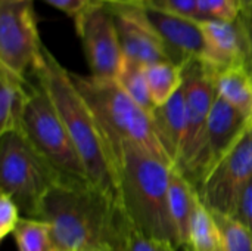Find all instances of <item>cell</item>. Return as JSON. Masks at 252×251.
<instances>
[{"mask_svg":"<svg viewBox=\"0 0 252 251\" xmlns=\"http://www.w3.org/2000/svg\"><path fill=\"white\" fill-rule=\"evenodd\" d=\"M121 204L136 231L180 249L170 210L171 167L134 143L121 145L115 163Z\"/></svg>","mask_w":252,"mask_h":251,"instance_id":"3957f363","label":"cell"},{"mask_svg":"<svg viewBox=\"0 0 252 251\" xmlns=\"http://www.w3.org/2000/svg\"><path fill=\"white\" fill-rule=\"evenodd\" d=\"M63 179L22 132L1 135L0 188L24 217L35 219L44 197Z\"/></svg>","mask_w":252,"mask_h":251,"instance_id":"5b68a950","label":"cell"},{"mask_svg":"<svg viewBox=\"0 0 252 251\" xmlns=\"http://www.w3.org/2000/svg\"><path fill=\"white\" fill-rule=\"evenodd\" d=\"M205 37L204 62L213 71L247 68L248 44L239 19L199 21Z\"/></svg>","mask_w":252,"mask_h":251,"instance_id":"4fadbf2b","label":"cell"},{"mask_svg":"<svg viewBox=\"0 0 252 251\" xmlns=\"http://www.w3.org/2000/svg\"><path fill=\"white\" fill-rule=\"evenodd\" d=\"M185 251H226L221 234L219 231V226L210 213V210L201 203H198L193 220H192V228H190V235L188 244L183 247Z\"/></svg>","mask_w":252,"mask_h":251,"instance_id":"ffe728a7","label":"cell"},{"mask_svg":"<svg viewBox=\"0 0 252 251\" xmlns=\"http://www.w3.org/2000/svg\"><path fill=\"white\" fill-rule=\"evenodd\" d=\"M46 222L62 251H124L134 228L117 198L90 180L63 179L43 200Z\"/></svg>","mask_w":252,"mask_h":251,"instance_id":"6da1fadb","label":"cell"},{"mask_svg":"<svg viewBox=\"0 0 252 251\" xmlns=\"http://www.w3.org/2000/svg\"><path fill=\"white\" fill-rule=\"evenodd\" d=\"M22 133L63 178L90 180L86 166L61 115L40 84L34 87L27 105L22 120Z\"/></svg>","mask_w":252,"mask_h":251,"instance_id":"52a82bcc","label":"cell"},{"mask_svg":"<svg viewBox=\"0 0 252 251\" xmlns=\"http://www.w3.org/2000/svg\"><path fill=\"white\" fill-rule=\"evenodd\" d=\"M233 217L238 222H241L252 234V179L247 183V186L244 188L239 197L238 207Z\"/></svg>","mask_w":252,"mask_h":251,"instance_id":"83f0119b","label":"cell"},{"mask_svg":"<svg viewBox=\"0 0 252 251\" xmlns=\"http://www.w3.org/2000/svg\"><path fill=\"white\" fill-rule=\"evenodd\" d=\"M105 1L114 13L124 58L143 67L157 62H170L159 38L128 6L117 0Z\"/></svg>","mask_w":252,"mask_h":251,"instance_id":"7c38bea8","label":"cell"},{"mask_svg":"<svg viewBox=\"0 0 252 251\" xmlns=\"http://www.w3.org/2000/svg\"><path fill=\"white\" fill-rule=\"evenodd\" d=\"M19 209L13 203V200L6 195L0 194V240H4L7 235L13 234L18 222L21 220L19 217Z\"/></svg>","mask_w":252,"mask_h":251,"instance_id":"484cf974","label":"cell"},{"mask_svg":"<svg viewBox=\"0 0 252 251\" xmlns=\"http://www.w3.org/2000/svg\"><path fill=\"white\" fill-rule=\"evenodd\" d=\"M55 9L66 13L74 21L78 19L87 9H90L93 4H96L100 0H44Z\"/></svg>","mask_w":252,"mask_h":251,"instance_id":"f1b7e54d","label":"cell"},{"mask_svg":"<svg viewBox=\"0 0 252 251\" xmlns=\"http://www.w3.org/2000/svg\"><path fill=\"white\" fill-rule=\"evenodd\" d=\"M198 21H233L239 16L235 0H196Z\"/></svg>","mask_w":252,"mask_h":251,"instance_id":"cb8c5ba5","label":"cell"},{"mask_svg":"<svg viewBox=\"0 0 252 251\" xmlns=\"http://www.w3.org/2000/svg\"><path fill=\"white\" fill-rule=\"evenodd\" d=\"M81 38L90 75L117 78L123 64V50L117 33L115 18L105 0L97 1L74 21Z\"/></svg>","mask_w":252,"mask_h":251,"instance_id":"30bf717a","label":"cell"},{"mask_svg":"<svg viewBox=\"0 0 252 251\" xmlns=\"http://www.w3.org/2000/svg\"><path fill=\"white\" fill-rule=\"evenodd\" d=\"M34 86L0 65V135L22 132V120Z\"/></svg>","mask_w":252,"mask_h":251,"instance_id":"2e32d148","label":"cell"},{"mask_svg":"<svg viewBox=\"0 0 252 251\" xmlns=\"http://www.w3.org/2000/svg\"><path fill=\"white\" fill-rule=\"evenodd\" d=\"M236 1V4H238V7H239V12L245 7V6H248L250 3H251L252 0H235Z\"/></svg>","mask_w":252,"mask_h":251,"instance_id":"4dcf8cb0","label":"cell"},{"mask_svg":"<svg viewBox=\"0 0 252 251\" xmlns=\"http://www.w3.org/2000/svg\"><path fill=\"white\" fill-rule=\"evenodd\" d=\"M32 72L61 115L86 166L90 180L102 191L121 201L115 166L111 160L102 130L87 102L74 86L69 71L43 46L41 58Z\"/></svg>","mask_w":252,"mask_h":251,"instance_id":"7a4b0ae2","label":"cell"},{"mask_svg":"<svg viewBox=\"0 0 252 251\" xmlns=\"http://www.w3.org/2000/svg\"><path fill=\"white\" fill-rule=\"evenodd\" d=\"M115 80L123 87V90L142 109H145L149 115H152V112L157 107L154 105V101H152V96L149 92V86H148L146 72H145L143 65H140L131 59L124 58Z\"/></svg>","mask_w":252,"mask_h":251,"instance_id":"44dd1931","label":"cell"},{"mask_svg":"<svg viewBox=\"0 0 252 251\" xmlns=\"http://www.w3.org/2000/svg\"><path fill=\"white\" fill-rule=\"evenodd\" d=\"M252 121L224 101L219 93L214 99L207 132V151L210 172L245 135ZM210 175V173H208Z\"/></svg>","mask_w":252,"mask_h":251,"instance_id":"5bb4252c","label":"cell"},{"mask_svg":"<svg viewBox=\"0 0 252 251\" xmlns=\"http://www.w3.org/2000/svg\"><path fill=\"white\" fill-rule=\"evenodd\" d=\"M219 226L226 251H252V234L233 216L210 212Z\"/></svg>","mask_w":252,"mask_h":251,"instance_id":"603a6c76","label":"cell"},{"mask_svg":"<svg viewBox=\"0 0 252 251\" xmlns=\"http://www.w3.org/2000/svg\"><path fill=\"white\" fill-rule=\"evenodd\" d=\"M128 1L198 21L196 0H128Z\"/></svg>","mask_w":252,"mask_h":251,"instance_id":"d4e9b609","label":"cell"},{"mask_svg":"<svg viewBox=\"0 0 252 251\" xmlns=\"http://www.w3.org/2000/svg\"><path fill=\"white\" fill-rule=\"evenodd\" d=\"M124 251H177V247L162 240L145 237L133 228Z\"/></svg>","mask_w":252,"mask_h":251,"instance_id":"4316f807","label":"cell"},{"mask_svg":"<svg viewBox=\"0 0 252 251\" xmlns=\"http://www.w3.org/2000/svg\"><path fill=\"white\" fill-rule=\"evenodd\" d=\"M252 179V124L235 146L213 167L198 189L201 203L216 213L233 216L239 197Z\"/></svg>","mask_w":252,"mask_h":251,"instance_id":"9c48e42d","label":"cell"},{"mask_svg":"<svg viewBox=\"0 0 252 251\" xmlns=\"http://www.w3.org/2000/svg\"><path fill=\"white\" fill-rule=\"evenodd\" d=\"M117 1L128 6L154 31L171 64L183 68L193 59H204L205 37L199 21L157 10L128 0Z\"/></svg>","mask_w":252,"mask_h":251,"instance_id":"8fae6325","label":"cell"},{"mask_svg":"<svg viewBox=\"0 0 252 251\" xmlns=\"http://www.w3.org/2000/svg\"><path fill=\"white\" fill-rule=\"evenodd\" d=\"M199 203V194L193 185L176 169L170 172V210L177 229L180 249H183L190 235L192 220Z\"/></svg>","mask_w":252,"mask_h":251,"instance_id":"e0dca14e","label":"cell"},{"mask_svg":"<svg viewBox=\"0 0 252 251\" xmlns=\"http://www.w3.org/2000/svg\"><path fill=\"white\" fill-rule=\"evenodd\" d=\"M32 1H34V0H32Z\"/></svg>","mask_w":252,"mask_h":251,"instance_id":"1f68e13d","label":"cell"},{"mask_svg":"<svg viewBox=\"0 0 252 251\" xmlns=\"http://www.w3.org/2000/svg\"><path fill=\"white\" fill-rule=\"evenodd\" d=\"M186 96V129L176 169L198 191L210 173L207 132L210 112L217 96L213 74L202 59H193L182 68Z\"/></svg>","mask_w":252,"mask_h":251,"instance_id":"8992f818","label":"cell"},{"mask_svg":"<svg viewBox=\"0 0 252 251\" xmlns=\"http://www.w3.org/2000/svg\"><path fill=\"white\" fill-rule=\"evenodd\" d=\"M41 53L32 0H0V65L25 78Z\"/></svg>","mask_w":252,"mask_h":251,"instance_id":"ba28073f","label":"cell"},{"mask_svg":"<svg viewBox=\"0 0 252 251\" xmlns=\"http://www.w3.org/2000/svg\"><path fill=\"white\" fill-rule=\"evenodd\" d=\"M151 118L162 149L173 166H176L186 129V96L183 83L167 104L154 109Z\"/></svg>","mask_w":252,"mask_h":251,"instance_id":"9a60e30c","label":"cell"},{"mask_svg":"<svg viewBox=\"0 0 252 251\" xmlns=\"http://www.w3.org/2000/svg\"><path fill=\"white\" fill-rule=\"evenodd\" d=\"M210 71L213 74L217 93L252 121V77L247 68L238 67Z\"/></svg>","mask_w":252,"mask_h":251,"instance_id":"ac0fdd59","label":"cell"},{"mask_svg":"<svg viewBox=\"0 0 252 251\" xmlns=\"http://www.w3.org/2000/svg\"><path fill=\"white\" fill-rule=\"evenodd\" d=\"M69 75L102 130L114 166L121 145L130 142L174 167L158 141L151 115L123 90L115 78H97L77 72H69Z\"/></svg>","mask_w":252,"mask_h":251,"instance_id":"277c9868","label":"cell"},{"mask_svg":"<svg viewBox=\"0 0 252 251\" xmlns=\"http://www.w3.org/2000/svg\"><path fill=\"white\" fill-rule=\"evenodd\" d=\"M13 238L18 251H62L50 226L43 220L22 217L13 231Z\"/></svg>","mask_w":252,"mask_h":251,"instance_id":"7402d4cb","label":"cell"},{"mask_svg":"<svg viewBox=\"0 0 252 251\" xmlns=\"http://www.w3.org/2000/svg\"><path fill=\"white\" fill-rule=\"evenodd\" d=\"M149 92L155 107L167 104L182 87V68L171 62H157L145 67Z\"/></svg>","mask_w":252,"mask_h":251,"instance_id":"d6986e66","label":"cell"},{"mask_svg":"<svg viewBox=\"0 0 252 251\" xmlns=\"http://www.w3.org/2000/svg\"><path fill=\"white\" fill-rule=\"evenodd\" d=\"M242 30L245 33V38H247V44H248V64H247V71L250 72L252 77V1L245 6L238 16Z\"/></svg>","mask_w":252,"mask_h":251,"instance_id":"f546056e","label":"cell"}]
</instances>
